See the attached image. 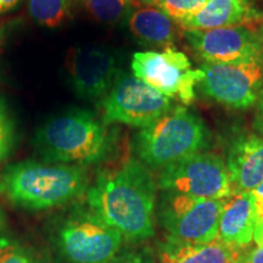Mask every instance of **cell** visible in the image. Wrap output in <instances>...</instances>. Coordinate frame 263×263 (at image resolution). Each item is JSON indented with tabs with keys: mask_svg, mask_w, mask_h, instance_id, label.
<instances>
[{
	"mask_svg": "<svg viewBox=\"0 0 263 263\" xmlns=\"http://www.w3.org/2000/svg\"><path fill=\"white\" fill-rule=\"evenodd\" d=\"M156 186L147 167L129 159L98 177L88 189L89 209L123 238L144 240L154 234Z\"/></svg>",
	"mask_w": 263,
	"mask_h": 263,
	"instance_id": "6da1fadb",
	"label": "cell"
},
{
	"mask_svg": "<svg viewBox=\"0 0 263 263\" xmlns=\"http://www.w3.org/2000/svg\"><path fill=\"white\" fill-rule=\"evenodd\" d=\"M3 185L12 202L28 210H47L72 201L88 192L82 166L24 161L9 166Z\"/></svg>",
	"mask_w": 263,
	"mask_h": 263,
	"instance_id": "7a4b0ae2",
	"label": "cell"
},
{
	"mask_svg": "<svg viewBox=\"0 0 263 263\" xmlns=\"http://www.w3.org/2000/svg\"><path fill=\"white\" fill-rule=\"evenodd\" d=\"M34 143L48 163L77 166L104 159L111 145L106 124L87 110L52 117L38 130Z\"/></svg>",
	"mask_w": 263,
	"mask_h": 263,
	"instance_id": "3957f363",
	"label": "cell"
},
{
	"mask_svg": "<svg viewBox=\"0 0 263 263\" xmlns=\"http://www.w3.org/2000/svg\"><path fill=\"white\" fill-rule=\"evenodd\" d=\"M206 127L188 108L172 107L166 115L141 128L136 151L146 167L162 171L195 154L205 145Z\"/></svg>",
	"mask_w": 263,
	"mask_h": 263,
	"instance_id": "277c9868",
	"label": "cell"
},
{
	"mask_svg": "<svg viewBox=\"0 0 263 263\" xmlns=\"http://www.w3.org/2000/svg\"><path fill=\"white\" fill-rule=\"evenodd\" d=\"M123 236L89 209L62 219L52 234L57 254L65 263H107L122 245Z\"/></svg>",
	"mask_w": 263,
	"mask_h": 263,
	"instance_id": "5b68a950",
	"label": "cell"
},
{
	"mask_svg": "<svg viewBox=\"0 0 263 263\" xmlns=\"http://www.w3.org/2000/svg\"><path fill=\"white\" fill-rule=\"evenodd\" d=\"M200 89L230 108H248L263 90V55L230 62H203Z\"/></svg>",
	"mask_w": 263,
	"mask_h": 263,
	"instance_id": "8992f818",
	"label": "cell"
},
{
	"mask_svg": "<svg viewBox=\"0 0 263 263\" xmlns=\"http://www.w3.org/2000/svg\"><path fill=\"white\" fill-rule=\"evenodd\" d=\"M224 200L167 194L162 200L160 216L170 242L200 245L216 240Z\"/></svg>",
	"mask_w": 263,
	"mask_h": 263,
	"instance_id": "52a82bcc",
	"label": "cell"
},
{
	"mask_svg": "<svg viewBox=\"0 0 263 263\" xmlns=\"http://www.w3.org/2000/svg\"><path fill=\"white\" fill-rule=\"evenodd\" d=\"M172 108L171 99L134 74L121 72L103 100V123L145 128Z\"/></svg>",
	"mask_w": 263,
	"mask_h": 263,
	"instance_id": "ba28073f",
	"label": "cell"
},
{
	"mask_svg": "<svg viewBox=\"0 0 263 263\" xmlns=\"http://www.w3.org/2000/svg\"><path fill=\"white\" fill-rule=\"evenodd\" d=\"M159 186L167 193L199 199L224 200L232 196L227 164L215 154L195 153L162 170Z\"/></svg>",
	"mask_w": 263,
	"mask_h": 263,
	"instance_id": "9c48e42d",
	"label": "cell"
},
{
	"mask_svg": "<svg viewBox=\"0 0 263 263\" xmlns=\"http://www.w3.org/2000/svg\"><path fill=\"white\" fill-rule=\"evenodd\" d=\"M130 67L144 83L167 98L177 97L185 105L195 99V85L202 78V71L193 70L188 57L173 48L162 52H134Z\"/></svg>",
	"mask_w": 263,
	"mask_h": 263,
	"instance_id": "30bf717a",
	"label": "cell"
},
{
	"mask_svg": "<svg viewBox=\"0 0 263 263\" xmlns=\"http://www.w3.org/2000/svg\"><path fill=\"white\" fill-rule=\"evenodd\" d=\"M67 70L76 94L85 100H97L108 94L121 73L116 55L99 45L72 49Z\"/></svg>",
	"mask_w": 263,
	"mask_h": 263,
	"instance_id": "8fae6325",
	"label": "cell"
},
{
	"mask_svg": "<svg viewBox=\"0 0 263 263\" xmlns=\"http://www.w3.org/2000/svg\"><path fill=\"white\" fill-rule=\"evenodd\" d=\"M184 37L197 55L210 64L263 55L261 35L249 26L185 31Z\"/></svg>",
	"mask_w": 263,
	"mask_h": 263,
	"instance_id": "7c38bea8",
	"label": "cell"
},
{
	"mask_svg": "<svg viewBox=\"0 0 263 263\" xmlns=\"http://www.w3.org/2000/svg\"><path fill=\"white\" fill-rule=\"evenodd\" d=\"M227 168L232 195L257 188L263 182V137L250 134L233 141Z\"/></svg>",
	"mask_w": 263,
	"mask_h": 263,
	"instance_id": "4fadbf2b",
	"label": "cell"
},
{
	"mask_svg": "<svg viewBox=\"0 0 263 263\" xmlns=\"http://www.w3.org/2000/svg\"><path fill=\"white\" fill-rule=\"evenodd\" d=\"M257 226L250 193L235 194L224 200L219 217L218 239L238 248H245L254 239Z\"/></svg>",
	"mask_w": 263,
	"mask_h": 263,
	"instance_id": "5bb4252c",
	"label": "cell"
},
{
	"mask_svg": "<svg viewBox=\"0 0 263 263\" xmlns=\"http://www.w3.org/2000/svg\"><path fill=\"white\" fill-rule=\"evenodd\" d=\"M128 29L138 41L159 48H172L179 35L180 26L162 10L154 6L137 8L127 21Z\"/></svg>",
	"mask_w": 263,
	"mask_h": 263,
	"instance_id": "9a60e30c",
	"label": "cell"
},
{
	"mask_svg": "<svg viewBox=\"0 0 263 263\" xmlns=\"http://www.w3.org/2000/svg\"><path fill=\"white\" fill-rule=\"evenodd\" d=\"M242 248L228 244L217 238L200 245H163L160 251V263H239Z\"/></svg>",
	"mask_w": 263,
	"mask_h": 263,
	"instance_id": "2e32d148",
	"label": "cell"
},
{
	"mask_svg": "<svg viewBox=\"0 0 263 263\" xmlns=\"http://www.w3.org/2000/svg\"><path fill=\"white\" fill-rule=\"evenodd\" d=\"M251 17L245 0H209L195 16L179 26L185 31L212 29L241 25Z\"/></svg>",
	"mask_w": 263,
	"mask_h": 263,
	"instance_id": "e0dca14e",
	"label": "cell"
},
{
	"mask_svg": "<svg viewBox=\"0 0 263 263\" xmlns=\"http://www.w3.org/2000/svg\"><path fill=\"white\" fill-rule=\"evenodd\" d=\"M28 12L38 25L57 28L72 16V0H28Z\"/></svg>",
	"mask_w": 263,
	"mask_h": 263,
	"instance_id": "ac0fdd59",
	"label": "cell"
},
{
	"mask_svg": "<svg viewBox=\"0 0 263 263\" xmlns=\"http://www.w3.org/2000/svg\"><path fill=\"white\" fill-rule=\"evenodd\" d=\"M95 20L107 25H116L129 17L140 4L136 0H81Z\"/></svg>",
	"mask_w": 263,
	"mask_h": 263,
	"instance_id": "d6986e66",
	"label": "cell"
},
{
	"mask_svg": "<svg viewBox=\"0 0 263 263\" xmlns=\"http://www.w3.org/2000/svg\"><path fill=\"white\" fill-rule=\"evenodd\" d=\"M207 2L209 0H160L157 8L179 25L195 16Z\"/></svg>",
	"mask_w": 263,
	"mask_h": 263,
	"instance_id": "ffe728a7",
	"label": "cell"
},
{
	"mask_svg": "<svg viewBox=\"0 0 263 263\" xmlns=\"http://www.w3.org/2000/svg\"><path fill=\"white\" fill-rule=\"evenodd\" d=\"M14 123L4 105L0 103V162L6 159L14 146Z\"/></svg>",
	"mask_w": 263,
	"mask_h": 263,
	"instance_id": "44dd1931",
	"label": "cell"
},
{
	"mask_svg": "<svg viewBox=\"0 0 263 263\" xmlns=\"http://www.w3.org/2000/svg\"><path fill=\"white\" fill-rule=\"evenodd\" d=\"M0 263H35V261L20 246L4 241L0 244Z\"/></svg>",
	"mask_w": 263,
	"mask_h": 263,
	"instance_id": "7402d4cb",
	"label": "cell"
},
{
	"mask_svg": "<svg viewBox=\"0 0 263 263\" xmlns=\"http://www.w3.org/2000/svg\"><path fill=\"white\" fill-rule=\"evenodd\" d=\"M107 263H154V259L146 250H143V251L124 252L120 256L116 255Z\"/></svg>",
	"mask_w": 263,
	"mask_h": 263,
	"instance_id": "603a6c76",
	"label": "cell"
},
{
	"mask_svg": "<svg viewBox=\"0 0 263 263\" xmlns=\"http://www.w3.org/2000/svg\"><path fill=\"white\" fill-rule=\"evenodd\" d=\"M252 200V205H254L256 219H257V223L263 221V182L259 184L257 188L252 190L250 193Z\"/></svg>",
	"mask_w": 263,
	"mask_h": 263,
	"instance_id": "cb8c5ba5",
	"label": "cell"
},
{
	"mask_svg": "<svg viewBox=\"0 0 263 263\" xmlns=\"http://www.w3.org/2000/svg\"><path fill=\"white\" fill-rule=\"evenodd\" d=\"M254 117V128L263 136V90L259 94Z\"/></svg>",
	"mask_w": 263,
	"mask_h": 263,
	"instance_id": "d4e9b609",
	"label": "cell"
},
{
	"mask_svg": "<svg viewBox=\"0 0 263 263\" xmlns=\"http://www.w3.org/2000/svg\"><path fill=\"white\" fill-rule=\"evenodd\" d=\"M239 263H263V248L254 249L251 252L244 255Z\"/></svg>",
	"mask_w": 263,
	"mask_h": 263,
	"instance_id": "484cf974",
	"label": "cell"
},
{
	"mask_svg": "<svg viewBox=\"0 0 263 263\" xmlns=\"http://www.w3.org/2000/svg\"><path fill=\"white\" fill-rule=\"evenodd\" d=\"M21 3V0H0V14H5L15 10Z\"/></svg>",
	"mask_w": 263,
	"mask_h": 263,
	"instance_id": "4316f807",
	"label": "cell"
},
{
	"mask_svg": "<svg viewBox=\"0 0 263 263\" xmlns=\"http://www.w3.org/2000/svg\"><path fill=\"white\" fill-rule=\"evenodd\" d=\"M254 239L258 248H263V221L257 223V226H256Z\"/></svg>",
	"mask_w": 263,
	"mask_h": 263,
	"instance_id": "83f0119b",
	"label": "cell"
},
{
	"mask_svg": "<svg viewBox=\"0 0 263 263\" xmlns=\"http://www.w3.org/2000/svg\"><path fill=\"white\" fill-rule=\"evenodd\" d=\"M138 4H146V5H157L160 0H136Z\"/></svg>",
	"mask_w": 263,
	"mask_h": 263,
	"instance_id": "f1b7e54d",
	"label": "cell"
},
{
	"mask_svg": "<svg viewBox=\"0 0 263 263\" xmlns=\"http://www.w3.org/2000/svg\"><path fill=\"white\" fill-rule=\"evenodd\" d=\"M3 41H4V33H3V29L0 27V51H2L3 48Z\"/></svg>",
	"mask_w": 263,
	"mask_h": 263,
	"instance_id": "f546056e",
	"label": "cell"
},
{
	"mask_svg": "<svg viewBox=\"0 0 263 263\" xmlns=\"http://www.w3.org/2000/svg\"><path fill=\"white\" fill-rule=\"evenodd\" d=\"M258 33H259V35H261V39H262V42H263V24L261 26V31H259Z\"/></svg>",
	"mask_w": 263,
	"mask_h": 263,
	"instance_id": "4dcf8cb0",
	"label": "cell"
},
{
	"mask_svg": "<svg viewBox=\"0 0 263 263\" xmlns=\"http://www.w3.org/2000/svg\"><path fill=\"white\" fill-rule=\"evenodd\" d=\"M2 190H4V185H3V182H0V192H2Z\"/></svg>",
	"mask_w": 263,
	"mask_h": 263,
	"instance_id": "1f68e13d",
	"label": "cell"
}]
</instances>
